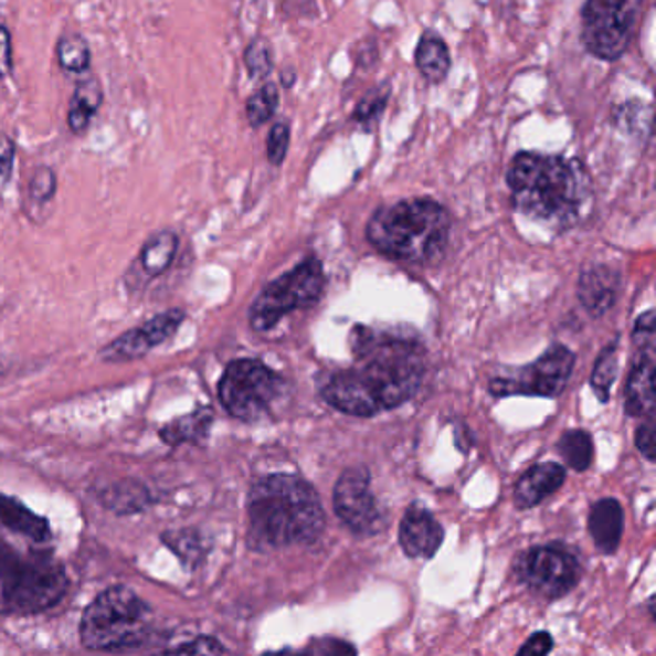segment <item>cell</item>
<instances>
[{"mask_svg": "<svg viewBox=\"0 0 656 656\" xmlns=\"http://www.w3.org/2000/svg\"><path fill=\"white\" fill-rule=\"evenodd\" d=\"M248 544L284 549L310 544L326 528V512L313 485L293 474L262 477L248 493Z\"/></svg>", "mask_w": 656, "mask_h": 656, "instance_id": "obj_3", "label": "cell"}, {"mask_svg": "<svg viewBox=\"0 0 656 656\" xmlns=\"http://www.w3.org/2000/svg\"><path fill=\"white\" fill-rule=\"evenodd\" d=\"M575 355L564 345H554L533 364L507 370L489 383L495 396H557L564 391L574 370Z\"/></svg>", "mask_w": 656, "mask_h": 656, "instance_id": "obj_10", "label": "cell"}, {"mask_svg": "<svg viewBox=\"0 0 656 656\" xmlns=\"http://www.w3.org/2000/svg\"><path fill=\"white\" fill-rule=\"evenodd\" d=\"M59 191V176L51 166H38L31 173L30 183H28V193L31 202L35 204H46L54 199Z\"/></svg>", "mask_w": 656, "mask_h": 656, "instance_id": "obj_31", "label": "cell"}, {"mask_svg": "<svg viewBox=\"0 0 656 656\" xmlns=\"http://www.w3.org/2000/svg\"><path fill=\"white\" fill-rule=\"evenodd\" d=\"M507 183L518 212L554 230L578 224L591 201V176L578 158L526 150L508 168Z\"/></svg>", "mask_w": 656, "mask_h": 656, "instance_id": "obj_2", "label": "cell"}, {"mask_svg": "<svg viewBox=\"0 0 656 656\" xmlns=\"http://www.w3.org/2000/svg\"><path fill=\"white\" fill-rule=\"evenodd\" d=\"M618 375V355L616 343L609 345L601 357L596 358L595 368L591 373V388L595 391L599 401H609L612 383Z\"/></svg>", "mask_w": 656, "mask_h": 656, "instance_id": "obj_28", "label": "cell"}, {"mask_svg": "<svg viewBox=\"0 0 656 656\" xmlns=\"http://www.w3.org/2000/svg\"><path fill=\"white\" fill-rule=\"evenodd\" d=\"M624 409L629 416H655V352L637 351L627 375Z\"/></svg>", "mask_w": 656, "mask_h": 656, "instance_id": "obj_17", "label": "cell"}, {"mask_svg": "<svg viewBox=\"0 0 656 656\" xmlns=\"http://www.w3.org/2000/svg\"><path fill=\"white\" fill-rule=\"evenodd\" d=\"M552 647H554L552 635L549 634V632H537V634L531 635L528 642L523 643L522 647H520V650H518V655H549V653L552 650Z\"/></svg>", "mask_w": 656, "mask_h": 656, "instance_id": "obj_39", "label": "cell"}, {"mask_svg": "<svg viewBox=\"0 0 656 656\" xmlns=\"http://www.w3.org/2000/svg\"><path fill=\"white\" fill-rule=\"evenodd\" d=\"M277 106H279V91L274 83H264L261 89L254 91L251 97L246 98L245 114L248 124L254 129L268 124L274 118Z\"/></svg>", "mask_w": 656, "mask_h": 656, "instance_id": "obj_27", "label": "cell"}, {"mask_svg": "<svg viewBox=\"0 0 656 656\" xmlns=\"http://www.w3.org/2000/svg\"><path fill=\"white\" fill-rule=\"evenodd\" d=\"M389 95H391L389 83L368 91L364 97L360 98L357 110H355V119H357L358 124H362V126L375 124L381 113L385 110V106H388Z\"/></svg>", "mask_w": 656, "mask_h": 656, "instance_id": "obj_30", "label": "cell"}, {"mask_svg": "<svg viewBox=\"0 0 656 656\" xmlns=\"http://www.w3.org/2000/svg\"><path fill=\"white\" fill-rule=\"evenodd\" d=\"M245 67L251 80H268V75L274 70V54H272V46L268 41L264 39H254L248 43L245 51Z\"/></svg>", "mask_w": 656, "mask_h": 656, "instance_id": "obj_29", "label": "cell"}, {"mask_svg": "<svg viewBox=\"0 0 656 656\" xmlns=\"http://www.w3.org/2000/svg\"><path fill=\"white\" fill-rule=\"evenodd\" d=\"M559 453L575 472H585L593 463V440L583 430H570L559 441Z\"/></svg>", "mask_w": 656, "mask_h": 656, "instance_id": "obj_25", "label": "cell"}, {"mask_svg": "<svg viewBox=\"0 0 656 656\" xmlns=\"http://www.w3.org/2000/svg\"><path fill=\"white\" fill-rule=\"evenodd\" d=\"M647 0H588L582 12L583 45L599 60L626 54L639 30Z\"/></svg>", "mask_w": 656, "mask_h": 656, "instance_id": "obj_9", "label": "cell"}, {"mask_svg": "<svg viewBox=\"0 0 656 656\" xmlns=\"http://www.w3.org/2000/svg\"><path fill=\"white\" fill-rule=\"evenodd\" d=\"M14 72V49L12 33L4 23H0V80H7Z\"/></svg>", "mask_w": 656, "mask_h": 656, "instance_id": "obj_37", "label": "cell"}, {"mask_svg": "<svg viewBox=\"0 0 656 656\" xmlns=\"http://www.w3.org/2000/svg\"><path fill=\"white\" fill-rule=\"evenodd\" d=\"M14 541L25 549L43 547L51 541V523L20 500L0 493V543L18 547Z\"/></svg>", "mask_w": 656, "mask_h": 656, "instance_id": "obj_14", "label": "cell"}, {"mask_svg": "<svg viewBox=\"0 0 656 656\" xmlns=\"http://www.w3.org/2000/svg\"><path fill=\"white\" fill-rule=\"evenodd\" d=\"M655 310L650 308L647 313L642 314L634 328V343L637 351L655 352Z\"/></svg>", "mask_w": 656, "mask_h": 656, "instance_id": "obj_33", "label": "cell"}, {"mask_svg": "<svg viewBox=\"0 0 656 656\" xmlns=\"http://www.w3.org/2000/svg\"><path fill=\"white\" fill-rule=\"evenodd\" d=\"M443 528L425 508L412 505L399 528V543L411 559H432L443 543Z\"/></svg>", "mask_w": 656, "mask_h": 656, "instance_id": "obj_15", "label": "cell"}, {"mask_svg": "<svg viewBox=\"0 0 656 656\" xmlns=\"http://www.w3.org/2000/svg\"><path fill=\"white\" fill-rule=\"evenodd\" d=\"M326 276L316 256L306 258L284 276L277 277L254 298L248 310L251 328L258 334L276 328L287 314L313 306L324 293Z\"/></svg>", "mask_w": 656, "mask_h": 656, "instance_id": "obj_8", "label": "cell"}, {"mask_svg": "<svg viewBox=\"0 0 656 656\" xmlns=\"http://www.w3.org/2000/svg\"><path fill=\"white\" fill-rule=\"evenodd\" d=\"M186 320V313L179 308L158 314L142 326L127 329L126 334L116 337L113 343L106 345L100 358L106 362H131L149 355L152 349L166 343L178 331Z\"/></svg>", "mask_w": 656, "mask_h": 656, "instance_id": "obj_13", "label": "cell"}, {"mask_svg": "<svg viewBox=\"0 0 656 656\" xmlns=\"http://www.w3.org/2000/svg\"><path fill=\"white\" fill-rule=\"evenodd\" d=\"M655 416H649L635 432V447L647 461H655L656 451Z\"/></svg>", "mask_w": 656, "mask_h": 656, "instance_id": "obj_35", "label": "cell"}, {"mask_svg": "<svg viewBox=\"0 0 656 656\" xmlns=\"http://www.w3.org/2000/svg\"><path fill=\"white\" fill-rule=\"evenodd\" d=\"M170 653H186V655H224V645L214 637H197L194 642L183 643L179 647L168 649Z\"/></svg>", "mask_w": 656, "mask_h": 656, "instance_id": "obj_36", "label": "cell"}, {"mask_svg": "<svg viewBox=\"0 0 656 656\" xmlns=\"http://www.w3.org/2000/svg\"><path fill=\"white\" fill-rule=\"evenodd\" d=\"M289 139H292V127L285 121H277L272 126L268 134V160L269 165H284L287 150H289Z\"/></svg>", "mask_w": 656, "mask_h": 656, "instance_id": "obj_32", "label": "cell"}, {"mask_svg": "<svg viewBox=\"0 0 656 656\" xmlns=\"http://www.w3.org/2000/svg\"><path fill=\"white\" fill-rule=\"evenodd\" d=\"M516 574L531 593L554 601L580 583L582 564L567 547L539 544L516 560Z\"/></svg>", "mask_w": 656, "mask_h": 656, "instance_id": "obj_11", "label": "cell"}, {"mask_svg": "<svg viewBox=\"0 0 656 656\" xmlns=\"http://www.w3.org/2000/svg\"><path fill=\"white\" fill-rule=\"evenodd\" d=\"M178 248L179 237L173 230H160V232L152 233L142 243L139 256L131 269H137L139 282H149L152 277L162 276L166 269L172 266Z\"/></svg>", "mask_w": 656, "mask_h": 656, "instance_id": "obj_20", "label": "cell"}, {"mask_svg": "<svg viewBox=\"0 0 656 656\" xmlns=\"http://www.w3.org/2000/svg\"><path fill=\"white\" fill-rule=\"evenodd\" d=\"M212 422H214V414L210 409H197L191 414L168 422L160 430V437L166 445H172V447L183 443H201L202 440H207Z\"/></svg>", "mask_w": 656, "mask_h": 656, "instance_id": "obj_22", "label": "cell"}, {"mask_svg": "<svg viewBox=\"0 0 656 656\" xmlns=\"http://www.w3.org/2000/svg\"><path fill=\"white\" fill-rule=\"evenodd\" d=\"M416 67L430 83L445 82L451 70V53L443 39L425 33L416 46Z\"/></svg>", "mask_w": 656, "mask_h": 656, "instance_id": "obj_23", "label": "cell"}, {"mask_svg": "<svg viewBox=\"0 0 656 656\" xmlns=\"http://www.w3.org/2000/svg\"><path fill=\"white\" fill-rule=\"evenodd\" d=\"M564 482H567V472L560 464H536L516 484V505L518 508L537 507L541 500L559 491Z\"/></svg>", "mask_w": 656, "mask_h": 656, "instance_id": "obj_18", "label": "cell"}, {"mask_svg": "<svg viewBox=\"0 0 656 656\" xmlns=\"http://www.w3.org/2000/svg\"><path fill=\"white\" fill-rule=\"evenodd\" d=\"M285 381L261 360L241 358L225 368L218 396L225 411L243 422H258L284 396Z\"/></svg>", "mask_w": 656, "mask_h": 656, "instance_id": "obj_7", "label": "cell"}, {"mask_svg": "<svg viewBox=\"0 0 656 656\" xmlns=\"http://www.w3.org/2000/svg\"><path fill=\"white\" fill-rule=\"evenodd\" d=\"M451 214L433 199H404L373 212L366 237L378 253L403 262L440 256L451 235Z\"/></svg>", "mask_w": 656, "mask_h": 656, "instance_id": "obj_4", "label": "cell"}, {"mask_svg": "<svg viewBox=\"0 0 656 656\" xmlns=\"http://www.w3.org/2000/svg\"><path fill=\"white\" fill-rule=\"evenodd\" d=\"M105 103V89L97 75H87L75 85L74 95L67 106V127L74 135H83L91 127Z\"/></svg>", "mask_w": 656, "mask_h": 656, "instance_id": "obj_21", "label": "cell"}, {"mask_svg": "<svg viewBox=\"0 0 656 656\" xmlns=\"http://www.w3.org/2000/svg\"><path fill=\"white\" fill-rule=\"evenodd\" d=\"M591 539L603 554H614L624 533V510L616 499L596 500L588 518Z\"/></svg>", "mask_w": 656, "mask_h": 656, "instance_id": "obj_19", "label": "cell"}, {"mask_svg": "<svg viewBox=\"0 0 656 656\" xmlns=\"http://www.w3.org/2000/svg\"><path fill=\"white\" fill-rule=\"evenodd\" d=\"M334 508L355 536L372 537L385 528V516L373 495L370 472L362 466L345 470L337 479Z\"/></svg>", "mask_w": 656, "mask_h": 656, "instance_id": "obj_12", "label": "cell"}, {"mask_svg": "<svg viewBox=\"0 0 656 656\" xmlns=\"http://www.w3.org/2000/svg\"><path fill=\"white\" fill-rule=\"evenodd\" d=\"M56 59L60 67L67 74L80 75L89 72L93 62L89 41L75 31L64 33L56 45Z\"/></svg>", "mask_w": 656, "mask_h": 656, "instance_id": "obj_24", "label": "cell"}, {"mask_svg": "<svg viewBox=\"0 0 656 656\" xmlns=\"http://www.w3.org/2000/svg\"><path fill=\"white\" fill-rule=\"evenodd\" d=\"M15 141L10 135L0 131V191L10 183L14 176Z\"/></svg>", "mask_w": 656, "mask_h": 656, "instance_id": "obj_34", "label": "cell"}, {"mask_svg": "<svg viewBox=\"0 0 656 656\" xmlns=\"http://www.w3.org/2000/svg\"><path fill=\"white\" fill-rule=\"evenodd\" d=\"M66 593V570L51 552L0 543V614L46 611Z\"/></svg>", "mask_w": 656, "mask_h": 656, "instance_id": "obj_5", "label": "cell"}, {"mask_svg": "<svg viewBox=\"0 0 656 656\" xmlns=\"http://www.w3.org/2000/svg\"><path fill=\"white\" fill-rule=\"evenodd\" d=\"M351 343L357 364L320 380L326 403L351 416H373L416 395L425 372L422 347L362 326L352 331Z\"/></svg>", "mask_w": 656, "mask_h": 656, "instance_id": "obj_1", "label": "cell"}, {"mask_svg": "<svg viewBox=\"0 0 656 656\" xmlns=\"http://www.w3.org/2000/svg\"><path fill=\"white\" fill-rule=\"evenodd\" d=\"M305 653L310 655H355L357 649L351 643L341 642V639H318L306 647Z\"/></svg>", "mask_w": 656, "mask_h": 656, "instance_id": "obj_38", "label": "cell"}, {"mask_svg": "<svg viewBox=\"0 0 656 656\" xmlns=\"http://www.w3.org/2000/svg\"><path fill=\"white\" fill-rule=\"evenodd\" d=\"M105 505L113 508L114 512L119 515H131V512H139L149 505L150 495L142 485L139 484H118L113 485L108 491L105 493Z\"/></svg>", "mask_w": 656, "mask_h": 656, "instance_id": "obj_26", "label": "cell"}, {"mask_svg": "<svg viewBox=\"0 0 656 656\" xmlns=\"http://www.w3.org/2000/svg\"><path fill=\"white\" fill-rule=\"evenodd\" d=\"M620 274L611 266H591L578 279V298L591 316H603L616 305L620 295Z\"/></svg>", "mask_w": 656, "mask_h": 656, "instance_id": "obj_16", "label": "cell"}, {"mask_svg": "<svg viewBox=\"0 0 656 656\" xmlns=\"http://www.w3.org/2000/svg\"><path fill=\"white\" fill-rule=\"evenodd\" d=\"M152 611L126 585H114L83 612L80 635L85 649L126 650L139 647L150 634Z\"/></svg>", "mask_w": 656, "mask_h": 656, "instance_id": "obj_6", "label": "cell"}]
</instances>
